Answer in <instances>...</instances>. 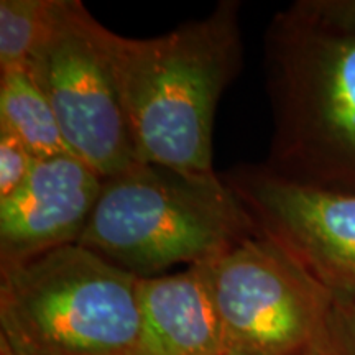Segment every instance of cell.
Segmentation results:
<instances>
[{
  "label": "cell",
  "instance_id": "cell-6",
  "mask_svg": "<svg viewBox=\"0 0 355 355\" xmlns=\"http://www.w3.org/2000/svg\"><path fill=\"white\" fill-rule=\"evenodd\" d=\"M227 355H306L322 350L334 295L265 235L201 265Z\"/></svg>",
  "mask_w": 355,
  "mask_h": 355
},
{
  "label": "cell",
  "instance_id": "cell-1",
  "mask_svg": "<svg viewBox=\"0 0 355 355\" xmlns=\"http://www.w3.org/2000/svg\"><path fill=\"white\" fill-rule=\"evenodd\" d=\"M241 3L152 38L109 33L115 79L140 163L211 176L212 130L225 87L242 66Z\"/></svg>",
  "mask_w": 355,
  "mask_h": 355
},
{
  "label": "cell",
  "instance_id": "cell-14",
  "mask_svg": "<svg viewBox=\"0 0 355 355\" xmlns=\"http://www.w3.org/2000/svg\"><path fill=\"white\" fill-rule=\"evenodd\" d=\"M293 7L318 24L355 33V0H304Z\"/></svg>",
  "mask_w": 355,
  "mask_h": 355
},
{
  "label": "cell",
  "instance_id": "cell-16",
  "mask_svg": "<svg viewBox=\"0 0 355 355\" xmlns=\"http://www.w3.org/2000/svg\"><path fill=\"white\" fill-rule=\"evenodd\" d=\"M0 355H10V354H7V352H3V350H0Z\"/></svg>",
  "mask_w": 355,
  "mask_h": 355
},
{
  "label": "cell",
  "instance_id": "cell-13",
  "mask_svg": "<svg viewBox=\"0 0 355 355\" xmlns=\"http://www.w3.org/2000/svg\"><path fill=\"white\" fill-rule=\"evenodd\" d=\"M322 352L324 355H355V298L334 296Z\"/></svg>",
  "mask_w": 355,
  "mask_h": 355
},
{
  "label": "cell",
  "instance_id": "cell-5",
  "mask_svg": "<svg viewBox=\"0 0 355 355\" xmlns=\"http://www.w3.org/2000/svg\"><path fill=\"white\" fill-rule=\"evenodd\" d=\"M109 33L79 0H53L50 21L26 64L55 110L69 152L102 178L140 163Z\"/></svg>",
  "mask_w": 355,
  "mask_h": 355
},
{
  "label": "cell",
  "instance_id": "cell-12",
  "mask_svg": "<svg viewBox=\"0 0 355 355\" xmlns=\"http://www.w3.org/2000/svg\"><path fill=\"white\" fill-rule=\"evenodd\" d=\"M35 157L6 128H0V199L19 189L32 170Z\"/></svg>",
  "mask_w": 355,
  "mask_h": 355
},
{
  "label": "cell",
  "instance_id": "cell-7",
  "mask_svg": "<svg viewBox=\"0 0 355 355\" xmlns=\"http://www.w3.org/2000/svg\"><path fill=\"white\" fill-rule=\"evenodd\" d=\"M222 180L259 232L334 296L355 298V191L295 181L260 165H237Z\"/></svg>",
  "mask_w": 355,
  "mask_h": 355
},
{
  "label": "cell",
  "instance_id": "cell-9",
  "mask_svg": "<svg viewBox=\"0 0 355 355\" xmlns=\"http://www.w3.org/2000/svg\"><path fill=\"white\" fill-rule=\"evenodd\" d=\"M139 334L130 355H227L201 265L140 278Z\"/></svg>",
  "mask_w": 355,
  "mask_h": 355
},
{
  "label": "cell",
  "instance_id": "cell-8",
  "mask_svg": "<svg viewBox=\"0 0 355 355\" xmlns=\"http://www.w3.org/2000/svg\"><path fill=\"white\" fill-rule=\"evenodd\" d=\"M104 178L73 153L35 158L19 189L0 199V266L78 243Z\"/></svg>",
  "mask_w": 355,
  "mask_h": 355
},
{
  "label": "cell",
  "instance_id": "cell-3",
  "mask_svg": "<svg viewBox=\"0 0 355 355\" xmlns=\"http://www.w3.org/2000/svg\"><path fill=\"white\" fill-rule=\"evenodd\" d=\"M275 132L270 170L295 181L355 191V33L295 7L266 32Z\"/></svg>",
  "mask_w": 355,
  "mask_h": 355
},
{
  "label": "cell",
  "instance_id": "cell-15",
  "mask_svg": "<svg viewBox=\"0 0 355 355\" xmlns=\"http://www.w3.org/2000/svg\"><path fill=\"white\" fill-rule=\"evenodd\" d=\"M306 355H324L322 350H319V352H311V354H306Z\"/></svg>",
  "mask_w": 355,
  "mask_h": 355
},
{
  "label": "cell",
  "instance_id": "cell-2",
  "mask_svg": "<svg viewBox=\"0 0 355 355\" xmlns=\"http://www.w3.org/2000/svg\"><path fill=\"white\" fill-rule=\"evenodd\" d=\"M254 217L220 175L137 163L104 178L79 245L139 278L209 263L259 235Z\"/></svg>",
  "mask_w": 355,
  "mask_h": 355
},
{
  "label": "cell",
  "instance_id": "cell-11",
  "mask_svg": "<svg viewBox=\"0 0 355 355\" xmlns=\"http://www.w3.org/2000/svg\"><path fill=\"white\" fill-rule=\"evenodd\" d=\"M51 8L53 0H0V71L26 68Z\"/></svg>",
  "mask_w": 355,
  "mask_h": 355
},
{
  "label": "cell",
  "instance_id": "cell-10",
  "mask_svg": "<svg viewBox=\"0 0 355 355\" xmlns=\"http://www.w3.org/2000/svg\"><path fill=\"white\" fill-rule=\"evenodd\" d=\"M0 128L13 133L38 159L71 153L55 110L28 68L0 71Z\"/></svg>",
  "mask_w": 355,
  "mask_h": 355
},
{
  "label": "cell",
  "instance_id": "cell-4",
  "mask_svg": "<svg viewBox=\"0 0 355 355\" xmlns=\"http://www.w3.org/2000/svg\"><path fill=\"white\" fill-rule=\"evenodd\" d=\"M140 278L79 243L0 266V350L130 355Z\"/></svg>",
  "mask_w": 355,
  "mask_h": 355
}]
</instances>
